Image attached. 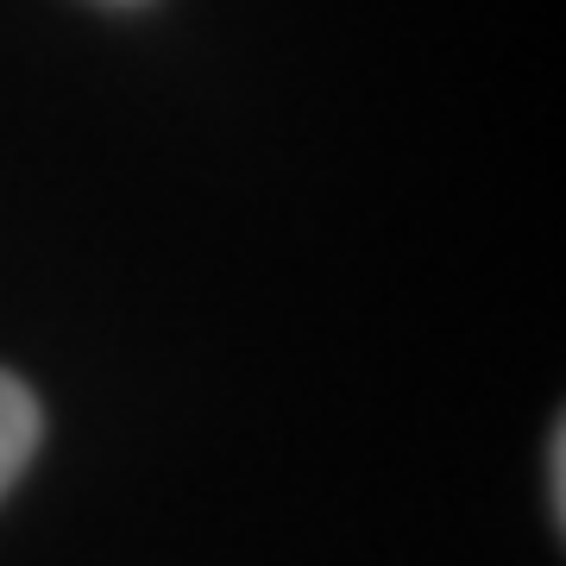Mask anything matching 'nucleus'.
<instances>
[{
  "label": "nucleus",
  "mask_w": 566,
  "mask_h": 566,
  "mask_svg": "<svg viewBox=\"0 0 566 566\" xmlns=\"http://www.w3.org/2000/svg\"><path fill=\"white\" fill-rule=\"evenodd\" d=\"M39 434H44L39 397H32L13 371H0V491L13 485L25 472V460L39 453Z\"/></svg>",
  "instance_id": "1"
}]
</instances>
